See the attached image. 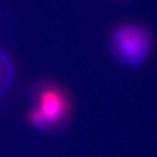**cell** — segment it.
Returning <instances> with one entry per match:
<instances>
[{"instance_id":"cell-1","label":"cell","mask_w":157,"mask_h":157,"mask_svg":"<svg viewBox=\"0 0 157 157\" xmlns=\"http://www.w3.org/2000/svg\"><path fill=\"white\" fill-rule=\"evenodd\" d=\"M29 91L31 107L43 116L48 132L65 128L73 112V99L70 91L63 85L48 78L35 81Z\"/></svg>"},{"instance_id":"cell-2","label":"cell","mask_w":157,"mask_h":157,"mask_svg":"<svg viewBox=\"0 0 157 157\" xmlns=\"http://www.w3.org/2000/svg\"><path fill=\"white\" fill-rule=\"evenodd\" d=\"M153 38L151 31L136 22H124L114 27L108 39V48L118 63L128 67L142 65L151 54Z\"/></svg>"},{"instance_id":"cell-3","label":"cell","mask_w":157,"mask_h":157,"mask_svg":"<svg viewBox=\"0 0 157 157\" xmlns=\"http://www.w3.org/2000/svg\"><path fill=\"white\" fill-rule=\"evenodd\" d=\"M14 66L9 56L0 50V96L6 92L14 79Z\"/></svg>"}]
</instances>
